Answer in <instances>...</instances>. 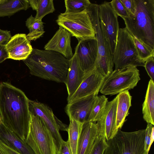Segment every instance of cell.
<instances>
[{"label":"cell","instance_id":"18","mask_svg":"<svg viewBox=\"0 0 154 154\" xmlns=\"http://www.w3.org/2000/svg\"><path fill=\"white\" fill-rule=\"evenodd\" d=\"M99 133L97 123L88 121L83 123L78 144L77 154H89Z\"/></svg>","mask_w":154,"mask_h":154},{"label":"cell","instance_id":"26","mask_svg":"<svg viewBox=\"0 0 154 154\" xmlns=\"http://www.w3.org/2000/svg\"><path fill=\"white\" fill-rule=\"evenodd\" d=\"M44 23L42 20H36L31 15L26 21V25L29 30L26 35L27 39L30 42L39 38L45 33Z\"/></svg>","mask_w":154,"mask_h":154},{"label":"cell","instance_id":"31","mask_svg":"<svg viewBox=\"0 0 154 154\" xmlns=\"http://www.w3.org/2000/svg\"><path fill=\"white\" fill-rule=\"evenodd\" d=\"M112 8L118 16L122 18H126L129 15L120 0H113L109 2Z\"/></svg>","mask_w":154,"mask_h":154},{"label":"cell","instance_id":"17","mask_svg":"<svg viewBox=\"0 0 154 154\" xmlns=\"http://www.w3.org/2000/svg\"><path fill=\"white\" fill-rule=\"evenodd\" d=\"M26 35L18 33L12 36L5 45L8 53V59L15 60H23L31 54L33 48Z\"/></svg>","mask_w":154,"mask_h":154},{"label":"cell","instance_id":"9","mask_svg":"<svg viewBox=\"0 0 154 154\" xmlns=\"http://www.w3.org/2000/svg\"><path fill=\"white\" fill-rule=\"evenodd\" d=\"M56 22L69 32L78 42L95 37V33L87 9L78 13H61Z\"/></svg>","mask_w":154,"mask_h":154},{"label":"cell","instance_id":"15","mask_svg":"<svg viewBox=\"0 0 154 154\" xmlns=\"http://www.w3.org/2000/svg\"><path fill=\"white\" fill-rule=\"evenodd\" d=\"M71 36L67 30L59 26L53 37L45 45L44 49L59 53L69 60L73 55L71 45Z\"/></svg>","mask_w":154,"mask_h":154},{"label":"cell","instance_id":"20","mask_svg":"<svg viewBox=\"0 0 154 154\" xmlns=\"http://www.w3.org/2000/svg\"><path fill=\"white\" fill-rule=\"evenodd\" d=\"M0 140L20 154H35L25 141L8 129L2 122L0 124Z\"/></svg>","mask_w":154,"mask_h":154},{"label":"cell","instance_id":"16","mask_svg":"<svg viewBox=\"0 0 154 154\" xmlns=\"http://www.w3.org/2000/svg\"><path fill=\"white\" fill-rule=\"evenodd\" d=\"M117 101L116 96L111 101L108 102L103 116L97 122L99 132L104 134L106 140L112 138L119 130L116 125Z\"/></svg>","mask_w":154,"mask_h":154},{"label":"cell","instance_id":"22","mask_svg":"<svg viewBox=\"0 0 154 154\" xmlns=\"http://www.w3.org/2000/svg\"><path fill=\"white\" fill-rule=\"evenodd\" d=\"M144 120L147 123L154 125V82H149L145 99L142 105Z\"/></svg>","mask_w":154,"mask_h":154},{"label":"cell","instance_id":"35","mask_svg":"<svg viewBox=\"0 0 154 154\" xmlns=\"http://www.w3.org/2000/svg\"><path fill=\"white\" fill-rule=\"evenodd\" d=\"M11 37L10 31L0 29V45H6Z\"/></svg>","mask_w":154,"mask_h":154},{"label":"cell","instance_id":"11","mask_svg":"<svg viewBox=\"0 0 154 154\" xmlns=\"http://www.w3.org/2000/svg\"><path fill=\"white\" fill-rule=\"evenodd\" d=\"M29 110L30 114L38 116L51 131L55 141L57 152L63 140L60 133L62 123L55 116L52 110L47 105L29 99Z\"/></svg>","mask_w":154,"mask_h":154},{"label":"cell","instance_id":"29","mask_svg":"<svg viewBox=\"0 0 154 154\" xmlns=\"http://www.w3.org/2000/svg\"><path fill=\"white\" fill-rule=\"evenodd\" d=\"M107 146L104 134L99 132L89 154H103Z\"/></svg>","mask_w":154,"mask_h":154},{"label":"cell","instance_id":"14","mask_svg":"<svg viewBox=\"0 0 154 154\" xmlns=\"http://www.w3.org/2000/svg\"><path fill=\"white\" fill-rule=\"evenodd\" d=\"M97 96H89L68 103L65 111L69 120L72 119L82 124L88 122Z\"/></svg>","mask_w":154,"mask_h":154},{"label":"cell","instance_id":"13","mask_svg":"<svg viewBox=\"0 0 154 154\" xmlns=\"http://www.w3.org/2000/svg\"><path fill=\"white\" fill-rule=\"evenodd\" d=\"M105 78L94 68L87 74L75 92L67 99L68 103L89 96L97 95Z\"/></svg>","mask_w":154,"mask_h":154},{"label":"cell","instance_id":"12","mask_svg":"<svg viewBox=\"0 0 154 154\" xmlns=\"http://www.w3.org/2000/svg\"><path fill=\"white\" fill-rule=\"evenodd\" d=\"M74 53L82 69L86 73L91 71L95 68L98 54L96 37L78 42Z\"/></svg>","mask_w":154,"mask_h":154},{"label":"cell","instance_id":"38","mask_svg":"<svg viewBox=\"0 0 154 154\" xmlns=\"http://www.w3.org/2000/svg\"><path fill=\"white\" fill-rule=\"evenodd\" d=\"M8 58V54L5 45H0V63Z\"/></svg>","mask_w":154,"mask_h":154},{"label":"cell","instance_id":"4","mask_svg":"<svg viewBox=\"0 0 154 154\" xmlns=\"http://www.w3.org/2000/svg\"><path fill=\"white\" fill-rule=\"evenodd\" d=\"M146 130L127 132L119 129L106 140L108 146L103 154H147L145 148Z\"/></svg>","mask_w":154,"mask_h":154},{"label":"cell","instance_id":"24","mask_svg":"<svg viewBox=\"0 0 154 154\" xmlns=\"http://www.w3.org/2000/svg\"><path fill=\"white\" fill-rule=\"evenodd\" d=\"M30 6L36 14L35 20H42L46 15L53 12L55 8L53 0H28Z\"/></svg>","mask_w":154,"mask_h":154},{"label":"cell","instance_id":"36","mask_svg":"<svg viewBox=\"0 0 154 154\" xmlns=\"http://www.w3.org/2000/svg\"><path fill=\"white\" fill-rule=\"evenodd\" d=\"M58 154H72L68 140H63Z\"/></svg>","mask_w":154,"mask_h":154},{"label":"cell","instance_id":"8","mask_svg":"<svg viewBox=\"0 0 154 154\" xmlns=\"http://www.w3.org/2000/svg\"><path fill=\"white\" fill-rule=\"evenodd\" d=\"M136 67L128 66L115 69L105 78L100 92L105 95H113L133 89L140 80Z\"/></svg>","mask_w":154,"mask_h":154},{"label":"cell","instance_id":"28","mask_svg":"<svg viewBox=\"0 0 154 154\" xmlns=\"http://www.w3.org/2000/svg\"><path fill=\"white\" fill-rule=\"evenodd\" d=\"M65 13H80L86 10L91 4L88 0H65Z\"/></svg>","mask_w":154,"mask_h":154},{"label":"cell","instance_id":"23","mask_svg":"<svg viewBox=\"0 0 154 154\" xmlns=\"http://www.w3.org/2000/svg\"><path fill=\"white\" fill-rule=\"evenodd\" d=\"M30 7L28 0H0V17L11 16Z\"/></svg>","mask_w":154,"mask_h":154},{"label":"cell","instance_id":"3","mask_svg":"<svg viewBox=\"0 0 154 154\" xmlns=\"http://www.w3.org/2000/svg\"><path fill=\"white\" fill-rule=\"evenodd\" d=\"M135 2V14L122 18L130 34L154 54V0Z\"/></svg>","mask_w":154,"mask_h":154},{"label":"cell","instance_id":"5","mask_svg":"<svg viewBox=\"0 0 154 154\" xmlns=\"http://www.w3.org/2000/svg\"><path fill=\"white\" fill-rule=\"evenodd\" d=\"M30 115L26 143L35 154H58L55 141L50 131L38 116Z\"/></svg>","mask_w":154,"mask_h":154},{"label":"cell","instance_id":"34","mask_svg":"<svg viewBox=\"0 0 154 154\" xmlns=\"http://www.w3.org/2000/svg\"><path fill=\"white\" fill-rule=\"evenodd\" d=\"M124 5L129 16L134 15L136 12L135 0H120Z\"/></svg>","mask_w":154,"mask_h":154},{"label":"cell","instance_id":"2","mask_svg":"<svg viewBox=\"0 0 154 154\" xmlns=\"http://www.w3.org/2000/svg\"><path fill=\"white\" fill-rule=\"evenodd\" d=\"M30 74L45 79L65 83L69 68V60L52 51L33 48L23 60Z\"/></svg>","mask_w":154,"mask_h":154},{"label":"cell","instance_id":"6","mask_svg":"<svg viewBox=\"0 0 154 154\" xmlns=\"http://www.w3.org/2000/svg\"><path fill=\"white\" fill-rule=\"evenodd\" d=\"M98 6L97 4L91 3L87 11L95 31L98 46V57L95 69L106 77L113 71L114 64L113 56L100 25Z\"/></svg>","mask_w":154,"mask_h":154},{"label":"cell","instance_id":"33","mask_svg":"<svg viewBox=\"0 0 154 154\" xmlns=\"http://www.w3.org/2000/svg\"><path fill=\"white\" fill-rule=\"evenodd\" d=\"M154 55L149 58L145 62L144 67L153 82H154Z\"/></svg>","mask_w":154,"mask_h":154},{"label":"cell","instance_id":"32","mask_svg":"<svg viewBox=\"0 0 154 154\" xmlns=\"http://www.w3.org/2000/svg\"><path fill=\"white\" fill-rule=\"evenodd\" d=\"M153 126L150 123H147L144 144L145 148L147 152V154H148L149 152L152 143L151 142V134Z\"/></svg>","mask_w":154,"mask_h":154},{"label":"cell","instance_id":"21","mask_svg":"<svg viewBox=\"0 0 154 154\" xmlns=\"http://www.w3.org/2000/svg\"><path fill=\"white\" fill-rule=\"evenodd\" d=\"M117 96L116 125V128L120 129L129 114L128 110L131 105L132 97L128 91L121 92Z\"/></svg>","mask_w":154,"mask_h":154},{"label":"cell","instance_id":"1","mask_svg":"<svg viewBox=\"0 0 154 154\" xmlns=\"http://www.w3.org/2000/svg\"><path fill=\"white\" fill-rule=\"evenodd\" d=\"M29 100L20 89L8 82L0 83L1 122L25 141L29 131L31 118Z\"/></svg>","mask_w":154,"mask_h":154},{"label":"cell","instance_id":"39","mask_svg":"<svg viewBox=\"0 0 154 154\" xmlns=\"http://www.w3.org/2000/svg\"><path fill=\"white\" fill-rule=\"evenodd\" d=\"M0 154H2V152L1 151V150L0 149Z\"/></svg>","mask_w":154,"mask_h":154},{"label":"cell","instance_id":"7","mask_svg":"<svg viewBox=\"0 0 154 154\" xmlns=\"http://www.w3.org/2000/svg\"><path fill=\"white\" fill-rule=\"evenodd\" d=\"M115 69L130 66H144L145 62L139 57L133 37L125 27L119 29L117 41L113 55Z\"/></svg>","mask_w":154,"mask_h":154},{"label":"cell","instance_id":"40","mask_svg":"<svg viewBox=\"0 0 154 154\" xmlns=\"http://www.w3.org/2000/svg\"><path fill=\"white\" fill-rule=\"evenodd\" d=\"M1 119H0V124L1 123Z\"/></svg>","mask_w":154,"mask_h":154},{"label":"cell","instance_id":"19","mask_svg":"<svg viewBox=\"0 0 154 154\" xmlns=\"http://www.w3.org/2000/svg\"><path fill=\"white\" fill-rule=\"evenodd\" d=\"M69 61V68L64 83L68 92L67 99L75 92L87 74L81 68L75 53Z\"/></svg>","mask_w":154,"mask_h":154},{"label":"cell","instance_id":"37","mask_svg":"<svg viewBox=\"0 0 154 154\" xmlns=\"http://www.w3.org/2000/svg\"><path fill=\"white\" fill-rule=\"evenodd\" d=\"M0 149L2 154H20L4 144L0 140Z\"/></svg>","mask_w":154,"mask_h":154},{"label":"cell","instance_id":"27","mask_svg":"<svg viewBox=\"0 0 154 154\" xmlns=\"http://www.w3.org/2000/svg\"><path fill=\"white\" fill-rule=\"evenodd\" d=\"M108 102V98L105 95L97 96L89 121L96 122L101 119L105 112Z\"/></svg>","mask_w":154,"mask_h":154},{"label":"cell","instance_id":"30","mask_svg":"<svg viewBox=\"0 0 154 154\" xmlns=\"http://www.w3.org/2000/svg\"><path fill=\"white\" fill-rule=\"evenodd\" d=\"M133 40L138 55L140 59L144 62L150 57L154 55L139 41L134 37Z\"/></svg>","mask_w":154,"mask_h":154},{"label":"cell","instance_id":"10","mask_svg":"<svg viewBox=\"0 0 154 154\" xmlns=\"http://www.w3.org/2000/svg\"><path fill=\"white\" fill-rule=\"evenodd\" d=\"M98 16L102 31L113 57L119 29L118 16L109 2L105 1L99 5Z\"/></svg>","mask_w":154,"mask_h":154},{"label":"cell","instance_id":"25","mask_svg":"<svg viewBox=\"0 0 154 154\" xmlns=\"http://www.w3.org/2000/svg\"><path fill=\"white\" fill-rule=\"evenodd\" d=\"M69 120L66 130L68 135L67 140L72 154H77L78 144L83 124L72 119Z\"/></svg>","mask_w":154,"mask_h":154}]
</instances>
